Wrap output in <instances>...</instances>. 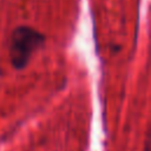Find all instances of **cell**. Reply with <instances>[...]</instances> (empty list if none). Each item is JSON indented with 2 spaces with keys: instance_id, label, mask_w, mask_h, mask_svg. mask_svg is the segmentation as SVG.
I'll use <instances>...</instances> for the list:
<instances>
[{
  "instance_id": "1",
  "label": "cell",
  "mask_w": 151,
  "mask_h": 151,
  "mask_svg": "<svg viewBox=\"0 0 151 151\" xmlns=\"http://www.w3.org/2000/svg\"><path fill=\"white\" fill-rule=\"evenodd\" d=\"M42 40L44 37L31 27L20 26L15 28L12 33L9 44V55L12 64L17 68H22Z\"/></svg>"
}]
</instances>
